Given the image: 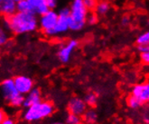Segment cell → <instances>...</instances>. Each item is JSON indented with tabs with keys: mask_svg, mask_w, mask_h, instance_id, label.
I'll list each match as a JSON object with an SVG mask.
<instances>
[{
	"mask_svg": "<svg viewBox=\"0 0 149 124\" xmlns=\"http://www.w3.org/2000/svg\"><path fill=\"white\" fill-rule=\"evenodd\" d=\"M28 2L31 13L36 15H42L50 9L45 0H28Z\"/></svg>",
	"mask_w": 149,
	"mask_h": 124,
	"instance_id": "13",
	"label": "cell"
},
{
	"mask_svg": "<svg viewBox=\"0 0 149 124\" xmlns=\"http://www.w3.org/2000/svg\"><path fill=\"white\" fill-rule=\"evenodd\" d=\"M94 10L98 15H106L110 10V4L107 0H100L98 2Z\"/></svg>",
	"mask_w": 149,
	"mask_h": 124,
	"instance_id": "15",
	"label": "cell"
},
{
	"mask_svg": "<svg viewBox=\"0 0 149 124\" xmlns=\"http://www.w3.org/2000/svg\"><path fill=\"white\" fill-rule=\"evenodd\" d=\"M99 21V17L98 14L96 13H88L87 18H86V23L90 24V25H94L98 23Z\"/></svg>",
	"mask_w": 149,
	"mask_h": 124,
	"instance_id": "22",
	"label": "cell"
},
{
	"mask_svg": "<svg viewBox=\"0 0 149 124\" xmlns=\"http://www.w3.org/2000/svg\"><path fill=\"white\" fill-rule=\"evenodd\" d=\"M138 51H139V52H145V51H149V45H143V46H138Z\"/></svg>",
	"mask_w": 149,
	"mask_h": 124,
	"instance_id": "28",
	"label": "cell"
},
{
	"mask_svg": "<svg viewBox=\"0 0 149 124\" xmlns=\"http://www.w3.org/2000/svg\"><path fill=\"white\" fill-rule=\"evenodd\" d=\"M69 17H70V10L68 7L62 8L58 13V20L54 26V30L52 31L50 37H55L59 35L64 34L70 30L69 28Z\"/></svg>",
	"mask_w": 149,
	"mask_h": 124,
	"instance_id": "6",
	"label": "cell"
},
{
	"mask_svg": "<svg viewBox=\"0 0 149 124\" xmlns=\"http://www.w3.org/2000/svg\"><path fill=\"white\" fill-rule=\"evenodd\" d=\"M84 102L86 103L87 106H91V107H94L97 105L98 103V95L94 92H90L88 93L85 97H84Z\"/></svg>",
	"mask_w": 149,
	"mask_h": 124,
	"instance_id": "16",
	"label": "cell"
},
{
	"mask_svg": "<svg viewBox=\"0 0 149 124\" xmlns=\"http://www.w3.org/2000/svg\"><path fill=\"white\" fill-rule=\"evenodd\" d=\"M58 20V13L54 9H49L46 13L40 15L38 19V27L47 37H50L52 31Z\"/></svg>",
	"mask_w": 149,
	"mask_h": 124,
	"instance_id": "5",
	"label": "cell"
},
{
	"mask_svg": "<svg viewBox=\"0 0 149 124\" xmlns=\"http://www.w3.org/2000/svg\"><path fill=\"white\" fill-rule=\"evenodd\" d=\"M5 117H6V114L4 112V111L2 109H0V124H1L2 121L5 119Z\"/></svg>",
	"mask_w": 149,
	"mask_h": 124,
	"instance_id": "29",
	"label": "cell"
},
{
	"mask_svg": "<svg viewBox=\"0 0 149 124\" xmlns=\"http://www.w3.org/2000/svg\"><path fill=\"white\" fill-rule=\"evenodd\" d=\"M14 2H15V3H18L19 1H21V0H13Z\"/></svg>",
	"mask_w": 149,
	"mask_h": 124,
	"instance_id": "31",
	"label": "cell"
},
{
	"mask_svg": "<svg viewBox=\"0 0 149 124\" xmlns=\"http://www.w3.org/2000/svg\"><path fill=\"white\" fill-rule=\"evenodd\" d=\"M140 59H141L142 63L145 65H148L149 63V51L140 52Z\"/></svg>",
	"mask_w": 149,
	"mask_h": 124,
	"instance_id": "24",
	"label": "cell"
},
{
	"mask_svg": "<svg viewBox=\"0 0 149 124\" xmlns=\"http://www.w3.org/2000/svg\"><path fill=\"white\" fill-rule=\"evenodd\" d=\"M45 1L50 9H54L58 4V0H45Z\"/></svg>",
	"mask_w": 149,
	"mask_h": 124,
	"instance_id": "25",
	"label": "cell"
},
{
	"mask_svg": "<svg viewBox=\"0 0 149 124\" xmlns=\"http://www.w3.org/2000/svg\"><path fill=\"white\" fill-rule=\"evenodd\" d=\"M127 106L130 108V109H133V110H136V109H139L141 106L143 105L141 103H140L136 97H134L133 95H129L128 98L127 100Z\"/></svg>",
	"mask_w": 149,
	"mask_h": 124,
	"instance_id": "17",
	"label": "cell"
},
{
	"mask_svg": "<svg viewBox=\"0 0 149 124\" xmlns=\"http://www.w3.org/2000/svg\"><path fill=\"white\" fill-rule=\"evenodd\" d=\"M13 80L17 92L22 95H25L26 94H28L33 88V79L27 76H17Z\"/></svg>",
	"mask_w": 149,
	"mask_h": 124,
	"instance_id": "8",
	"label": "cell"
},
{
	"mask_svg": "<svg viewBox=\"0 0 149 124\" xmlns=\"http://www.w3.org/2000/svg\"><path fill=\"white\" fill-rule=\"evenodd\" d=\"M83 5L85 6V7L88 9V11H91L94 10L96 6H97L99 0H81Z\"/></svg>",
	"mask_w": 149,
	"mask_h": 124,
	"instance_id": "23",
	"label": "cell"
},
{
	"mask_svg": "<svg viewBox=\"0 0 149 124\" xmlns=\"http://www.w3.org/2000/svg\"><path fill=\"white\" fill-rule=\"evenodd\" d=\"M1 1H2V0H0V2H1Z\"/></svg>",
	"mask_w": 149,
	"mask_h": 124,
	"instance_id": "32",
	"label": "cell"
},
{
	"mask_svg": "<svg viewBox=\"0 0 149 124\" xmlns=\"http://www.w3.org/2000/svg\"><path fill=\"white\" fill-rule=\"evenodd\" d=\"M5 28L15 34L33 32L38 28V18L32 13L16 12L6 18Z\"/></svg>",
	"mask_w": 149,
	"mask_h": 124,
	"instance_id": "1",
	"label": "cell"
},
{
	"mask_svg": "<svg viewBox=\"0 0 149 124\" xmlns=\"http://www.w3.org/2000/svg\"><path fill=\"white\" fill-rule=\"evenodd\" d=\"M0 93L3 99L12 107H20L23 106L24 95L17 92L14 80L7 78L0 84Z\"/></svg>",
	"mask_w": 149,
	"mask_h": 124,
	"instance_id": "4",
	"label": "cell"
},
{
	"mask_svg": "<svg viewBox=\"0 0 149 124\" xmlns=\"http://www.w3.org/2000/svg\"><path fill=\"white\" fill-rule=\"evenodd\" d=\"M8 40H9V33L7 30L3 26H0V46L6 44Z\"/></svg>",
	"mask_w": 149,
	"mask_h": 124,
	"instance_id": "20",
	"label": "cell"
},
{
	"mask_svg": "<svg viewBox=\"0 0 149 124\" xmlns=\"http://www.w3.org/2000/svg\"><path fill=\"white\" fill-rule=\"evenodd\" d=\"M98 113L93 109H87L86 112L81 115V121L84 124H96L98 122Z\"/></svg>",
	"mask_w": 149,
	"mask_h": 124,
	"instance_id": "14",
	"label": "cell"
},
{
	"mask_svg": "<svg viewBox=\"0 0 149 124\" xmlns=\"http://www.w3.org/2000/svg\"><path fill=\"white\" fill-rule=\"evenodd\" d=\"M16 7H17V12L31 13L28 0H21L18 3H16Z\"/></svg>",
	"mask_w": 149,
	"mask_h": 124,
	"instance_id": "18",
	"label": "cell"
},
{
	"mask_svg": "<svg viewBox=\"0 0 149 124\" xmlns=\"http://www.w3.org/2000/svg\"><path fill=\"white\" fill-rule=\"evenodd\" d=\"M131 95L141 103L142 104L147 103L149 101V84L148 82L140 83L136 85H134Z\"/></svg>",
	"mask_w": 149,
	"mask_h": 124,
	"instance_id": "10",
	"label": "cell"
},
{
	"mask_svg": "<svg viewBox=\"0 0 149 124\" xmlns=\"http://www.w3.org/2000/svg\"><path fill=\"white\" fill-rule=\"evenodd\" d=\"M70 10L69 28L73 32L81 31L86 25V18L88 15V9L83 5L81 0H72Z\"/></svg>",
	"mask_w": 149,
	"mask_h": 124,
	"instance_id": "3",
	"label": "cell"
},
{
	"mask_svg": "<svg viewBox=\"0 0 149 124\" xmlns=\"http://www.w3.org/2000/svg\"><path fill=\"white\" fill-rule=\"evenodd\" d=\"M121 23L123 24V25H127L130 23V18L128 16H124L123 18H122L121 20Z\"/></svg>",
	"mask_w": 149,
	"mask_h": 124,
	"instance_id": "27",
	"label": "cell"
},
{
	"mask_svg": "<svg viewBox=\"0 0 149 124\" xmlns=\"http://www.w3.org/2000/svg\"><path fill=\"white\" fill-rule=\"evenodd\" d=\"M66 123L67 124H81V117L78 116L76 114L69 113L66 117Z\"/></svg>",
	"mask_w": 149,
	"mask_h": 124,
	"instance_id": "21",
	"label": "cell"
},
{
	"mask_svg": "<svg viewBox=\"0 0 149 124\" xmlns=\"http://www.w3.org/2000/svg\"><path fill=\"white\" fill-rule=\"evenodd\" d=\"M52 124H64L63 122H54V123H52Z\"/></svg>",
	"mask_w": 149,
	"mask_h": 124,
	"instance_id": "30",
	"label": "cell"
},
{
	"mask_svg": "<svg viewBox=\"0 0 149 124\" xmlns=\"http://www.w3.org/2000/svg\"><path fill=\"white\" fill-rule=\"evenodd\" d=\"M136 44L138 46L149 45V32H145L138 35V37L136 38Z\"/></svg>",
	"mask_w": 149,
	"mask_h": 124,
	"instance_id": "19",
	"label": "cell"
},
{
	"mask_svg": "<svg viewBox=\"0 0 149 124\" xmlns=\"http://www.w3.org/2000/svg\"><path fill=\"white\" fill-rule=\"evenodd\" d=\"M78 41L76 40H70L60 47L57 52L59 60L62 63H68L72 58V53L78 47Z\"/></svg>",
	"mask_w": 149,
	"mask_h": 124,
	"instance_id": "7",
	"label": "cell"
},
{
	"mask_svg": "<svg viewBox=\"0 0 149 124\" xmlns=\"http://www.w3.org/2000/svg\"><path fill=\"white\" fill-rule=\"evenodd\" d=\"M1 124H15V121L12 119V118H10V117H5V119L2 121V122H1Z\"/></svg>",
	"mask_w": 149,
	"mask_h": 124,
	"instance_id": "26",
	"label": "cell"
},
{
	"mask_svg": "<svg viewBox=\"0 0 149 124\" xmlns=\"http://www.w3.org/2000/svg\"><path fill=\"white\" fill-rule=\"evenodd\" d=\"M67 108L69 113H72L78 115V116H81L87 110V104L81 97L73 96L70 99Z\"/></svg>",
	"mask_w": 149,
	"mask_h": 124,
	"instance_id": "9",
	"label": "cell"
},
{
	"mask_svg": "<svg viewBox=\"0 0 149 124\" xmlns=\"http://www.w3.org/2000/svg\"><path fill=\"white\" fill-rule=\"evenodd\" d=\"M42 101V93L39 88H33V89L25 95H24V103L23 106L28 108L30 106L36 104Z\"/></svg>",
	"mask_w": 149,
	"mask_h": 124,
	"instance_id": "11",
	"label": "cell"
},
{
	"mask_svg": "<svg viewBox=\"0 0 149 124\" xmlns=\"http://www.w3.org/2000/svg\"><path fill=\"white\" fill-rule=\"evenodd\" d=\"M54 112V106L49 101H40L26 108L23 118L27 122H36L51 117Z\"/></svg>",
	"mask_w": 149,
	"mask_h": 124,
	"instance_id": "2",
	"label": "cell"
},
{
	"mask_svg": "<svg viewBox=\"0 0 149 124\" xmlns=\"http://www.w3.org/2000/svg\"><path fill=\"white\" fill-rule=\"evenodd\" d=\"M17 12L16 3L13 0H2L0 2V14L7 18Z\"/></svg>",
	"mask_w": 149,
	"mask_h": 124,
	"instance_id": "12",
	"label": "cell"
}]
</instances>
